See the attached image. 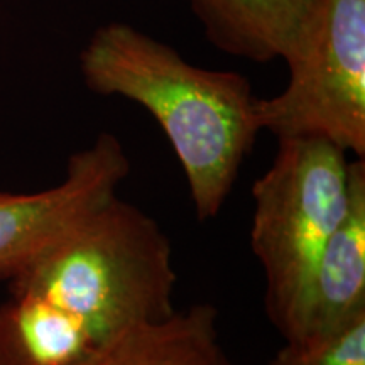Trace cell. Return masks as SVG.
<instances>
[{
  "instance_id": "1",
  "label": "cell",
  "mask_w": 365,
  "mask_h": 365,
  "mask_svg": "<svg viewBox=\"0 0 365 365\" xmlns=\"http://www.w3.org/2000/svg\"><path fill=\"white\" fill-rule=\"evenodd\" d=\"M80 66L91 91L148 108L185 171L196 218H215L261 132L249 80L190 65L171 46L120 22L97 29Z\"/></svg>"
},
{
  "instance_id": "2",
  "label": "cell",
  "mask_w": 365,
  "mask_h": 365,
  "mask_svg": "<svg viewBox=\"0 0 365 365\" xmlns=\"http://www.w3.org/2000/svg\"><path fill=\"white\" fill-rule=\"evenodd\" d=\"M170 237L113 196L7 281L9 294L43 301L95 357L135 328L176 312Z\"/></svg>"
},
{
  "instance_id": "3",
  "label": "cell",
  "mask_w": 365,
  "mask_h": 365,
  "mask_svg": "<svg viewBox=\"0 0 365 365\" xmlns=\"http://www.w3.org/2000/svg\"><path fill=\"white\" fill-rule=\"evenodd\" d=\"M277 143L271 168L254 182L250 249L266 281L267 318L284 340H298L318 257L349 207L350 161L319 137Z\"/></svg>"
},
{
  "instance_id": "4",
  "label": "cell",
  "mask_w": 365,
  "mask_h": 365,
  "mask_svg": "<svg viewBox=\"0 0 365 365\" xmlns=\"http://www.w3.org/2000/svg\"><path fill=\"white\" fill-rule=\"evenodd\" d=\"M286 65V88L257 102L261 130L277 140L319 137L364 159L365 0H313Z\"/></svg>"
},
{
  "instance_id": "5",
  "label": "cell",
  "mask_w": 365,
  "mask_h": 365,
  "mask_svg": "<svg viewBox=\"0 0 365 365\" xmlns=\"http://www.w3.org/2000/svg\"><path fill=\"white\" fill-rule=\"evenodd\" d=\"M130 161L115 135L71 154L66 176L38 193L0 191V279L9 281L49 245L117 196Z\"/></svg>"
},
{
  "instance_id": "6",
  "label": "cell",
  "mask_w": 365,
  "mask_h": 365,
  "mask_svg": "<svg viewBox=\"0 0 365 365\" xmlns=\"http://www.w3.org/2000/svg\"><path fill=\"white\" fill-rule=\"evenodd\" d=\"M365 314V163L350 161L349 207L314 269L301 339L340 330Z\"/></svg>"
},
{
  "instance_id": "7",
  "label": "cell",
  "mask_w": 365,
  "mask_h": 365,
  "mask_svg": "<svg viewBox=\"0 0 365 365\" xmlns=\"http://www.w3.org/2000/svg\"><path fill=\"white\" fill-rule=\"evenodd\" d=\"M208 39L232 56L289 61L303 38L313 0H190Z\"/></svg>"
},
{
  "instance_id": "8",
  "label": "cell",
  "mask_w": 365,
  "mask_h": 365,
  "mask_svg": "<svg viewBox=\"0 0 365 365\" xmlns=\"http://www.w3.org/2000/svg\"><path fill=\"white\" fill-rule=\"evenodd\" d=\"M88 365H237L220 341L218 312L200 303L143 325Z\"/></svg>"
},
{
  "instance_id": "9",
  "label": "cell",
  "mask_w": 365,
  "mask_h": 365,
  "mask_svg": "<svg viewBox=\"0 0 365 365\" xmlns=\"http://www.w3.org/2000/svg\"><path fill=\"white\" fill-rule=\"evenodd\" d=\"M267 365H365V314L325 335L286 340Z\"/></svg>"
}]
</instances>
